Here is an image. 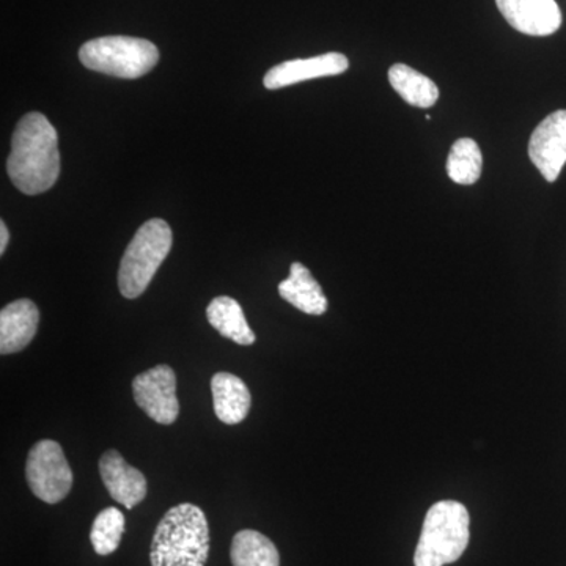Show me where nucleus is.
Instances as JSON below:
<instances>
[{
    "label": "nucleus",
    "instance_id": "nucleus-1",
    "mask_svg": "<svg viewBox=\"0 0 566 566\" xmlns=\"http://www.w3.org/2000/svg\"><path fill=\"white\" fill-rule=\"evenodd\" d=\"M10 180L28 196L50 191L61 175V153L54 126L40 112L24 115L11 136L7 161Z\"/></svg>",
    "mask_w": 566,
    "mask_h": 566
},
{
    "label": "nucleus",
    "instance_id": "nucleus-2",
    "mask_svg": "<svg viewBox=\"0 0 566 566\" xmlns=\"http://www.w3.org/2000/svg\"><path fill=\"white\" fill-rule=\"evenodd\" d=\"M210 556V527L203 510L175 505L159 521L150 547L151 566H205Z\"/></svg>",
    "mask_w": 566,
    "mask_h": 566
},
{
    "label": "nucleus",
    "instance_id": "nucleus-3",
    "mask_svg": "<svg viewBox=\"0 0 566 566\" xmlns=\"http://www.w3.org/2000/svg\"><path fill=\"white\" fill-rule=\"evenodd\" d=\"M471 516L457 501H441L428 510L417 543L416 566H444L463 556L471 538Z\"/></svg>",
    "mask_w": 566,
    "mask_h": 566
},
{
    "label": "nucleus",
    "instance_id": "nucleus-4",
    "mask_svg": "<svg viewBox=\"0 0 566 566\" xmlns=\"http://www.w3.org/2000/svg\"><path fill=\"white\" fill-rule=\"evenodd\" d=\"M172 243V230L163 219H151L140 226L126 248L118 270V289L123 296L136 300L148 289Z\"/></svg>",
    "mask_w": 566,
    "mask_h": 566
},
{
    "label": "nucleus",
    "instance_id": "nucleus-5",
    "mask_svg": "<svg viewBox=\"0 0 566 566\" xmlns=\"http://www.w3.org/2000/svg\"><path fill=\"white\" fill-rule=\"evenodd\" d=\"M85 69L120 80H137L155 69L159 51L151 41L134 36H102L82 44Z\"/></svg>",
    "mask_w": 566,
    "mask_h": 566
},
{
    "label": "nucleus",
    "instance_id": "nucleus-6",
    "mask_svg": "<svg viewBox=\"0 0 566 566\" xmlns=\"http://www.w3.org/2000/svg\"><path fill=\"white\" fill-rule=\"evenodd\" d=\"M25 476L32 493L46 502L57 504L73 486V472L61 444L51 439L36 442L29 452Z\"/></svg>",
    "mask_w": 566,
    "mask_h": 566
},
{
    "label": "nucleus",
    "instance_id": "nucleus-7",
    "mask_svg": "<svg viewBox=\"0 0 566 566\" xmlns=\"http://www.w3.org/2000/svg\"><path fill=\"white\" fill-rule=\"evenodd\" d=\"M134 400L155 422L172 424L180 415L177 376L169 365H156L133 381Z\"/></svg>",
    "mask_w": 566,
    "mask_h": 566
},
{
    "label": "nucleus",
    "instance_id": "nucleus-8",
    "mask_svg": "<svg viewBox=\"0 0 566 566\" xmlns=\"http://www.w3.org/2000/svg\"><path fill=\"white\" fill-rule=\"evenodd\" d=\"M528 158L546 181L554 182L566 164V111L553 112L536 126Z\"/></svg>",
    "mask_w": 566,
    "mask_h": 566
},
{
    "label": "nucleus",
    "instance_id": "nucleus-9",
    "mask_svg": "<svg viewBox=\"0 0 566 566\" xmlns=\"http://www.w3.org/2000/svg\"><path fill=\"white\" fill-rule=\"evenodd\" d=\"M495 6L505 21L524 35H553L562 25L556 0H495Z\"/></svg>",
    "mask_w": 566,
    "mask_h": 566
},
{
    "label": "nucleus",
    "instance_id": "nucleus-10",
    "mask_svg": "<svg viewBox=\"0 0 566 566\" xmlns=\"http://www.w3.org/2000/svg\"><path fill=\"white\" fill-rule=\"evenodd\" d=\"M349 69V61L340 52H327L311 59H294L279 63L264 74L263 84L268 91L289 87L300 82L318 80V77L338 76Z\"/></svg>",
    "mask_w": 566,
    "mask_h": 566
},
{
    "label": "nucleus",
    "instance_id": "nucleus-11",
    "mask_svg": "<svg viewBox=\"0 0 566 566\" xmlns=\"http://www.w3.org/2000/svg\"><path fill=\"white\" fill-rule=\"evenodd\" d=\"M99 475L115 502L133 510L147 495V479L139 469L126 463L117 450H107L99 460Z\"/></svg>",
    "mask_w": 566,
    "mask_h": 566
},
{
    "label": "nucleus",
    "instance_id": "nucleus-12",
    "mask_svg": "<svg viewBox=\"0 0 566 566\" xmlns=\"http://www.w3.org/2000/svg\"><path fill=\"white\" fill-rule=\"evenodd\" d=\"M40 311L31 300H18L0 312V353H20L39 331Z\"/></svg>",
    "mask_w": 566,
    "mask_h": 566
},
{
    "label": "nucleus",
    "instance_id": "nucleus-13",
    "mask_svg": "<svg viewBox=\"0 0 566 566\" xmlns=\"http://www.w3.org/2000/svg\"><path fill=\"white\" fill-rule=\"evenodd\" d=\"M212 405L221 422H243L251 411L252 397L243 379L232 374H216L211 379Z\"/></svg>",
    "mask_w": 566,
    "mask_h": 566
},
{
    "label": "nucleus",
    "instance_id": "nucleus-14",
    "mask_svg": "<svg viewBox=\"0 0 566 566\" xmlns=\"http://www.w3.org/2000/svg\"><path fill=\"white\" fill-rule=\"evenodd\" d=\"M279 294L286 303L307 315H323L327 311V300L322 285L315 281L303 263L296 262L290 268L289 279L279 285Z\"/></svg>",
    "mask_w": 566,
    "mask_h": 566
},
{
    "label": "nucleus",
    "instance_id": "nucleus-15",
    "mask_svg": "<svg viewBox=\"0 0 566 566\" xmlns=\"http://www.w3.org/2000/svg\"><path fill=\"white\" fill-rule=\"evenodd\" d=\"M207 318L222 337L233 340L234 344L243 346L255 344V334L249 327L243 307L233 297H214L208 305Z\"/></svg>",
    "mask_w": 566,
    "mask_h": 566
},
{
    "label": "nucleus",
    "instance_id": "nucleus-16",
    "mask_svg": "<svg viewBox=\"0 0 566 566\" xmlns=\"http://www.w3.org/2000/svg\"><path fill=\"white\" fill-rule=\"evenodd\" d=\"M389 82L394 91L411 106L428 109L439 98V88L430 77L405 63H395L389 70Z\"/></svg>",
    "mask_w": 566,
    "mask_h": 566
},
{
    "label": "nucleus",
    "instance_id": "nucleus-17",
    "mask_svg": "<svg viewBox=\"0 0 566 566\" xmlns=\"http://www.w3.org/2000/svg\"><path fill=\"white\" fill-rule=\"evenodd\" d=\"M233 566H281L277 547L256 531L238 532L230 547Z\"/></svg>",
    "mask_w": 566,
    "mask_h": 566
},
{
    "label": "nucleus",
    "instance_id": "nucleus-18",
    "mask_svg": "<svg viewBox=\"0 0 566 566\" xmlns=\"http://www.w3.org/2000/svg\"><path fill=\"white\" fill-rule=\"evenodd\" d=\"M483 156L474 139L463 137L452 145L447 159V174L457 185L471 186L482 175Z\"/></svg>",
    "mask_w": 566,
    "mask_h": 566
},
{
    "label": "nucleus",
    "instance_id": "nucleus-19",
    "mask_svg": "<svg viewBox=\"0 0 566 566\" xmlns=\"http://www.w3.org/2000/svg\"><path fill=\"white\" fill-rule=\"evenodd\" d=\"M125 532V515L115 506L103 510L93 521L91 539L98 556H109L120 546Z\"/></svg>",
    "mask_w": 566,
    "mask_h": 566
},
{
    "label": "nucleus",
    "instance_id": "nucleus-20",
    "mask_svg": "<svg viewBox=\"0 0 566 566\" xmlns=\"http://www.w3.org/2000/svg\"><path fill=\"white\" fill-rule=\"evenodd\" d=\"M10 233L7 229L6 222H0V253L6 252L7 245H9Z\"/></svg>",
    "mask_w": 566,
    "mask_h": 566
}]
</instances>
